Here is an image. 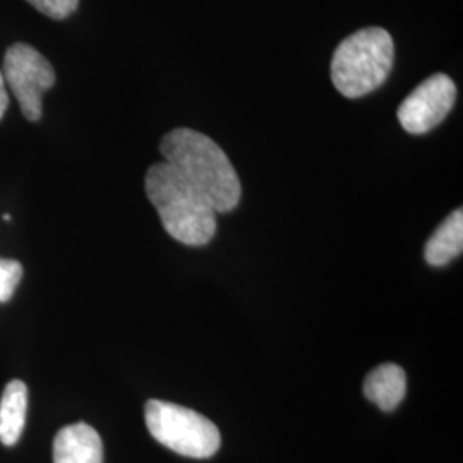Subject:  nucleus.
<instances>
[{
  "label": "nucleus",
  "mask_w": 463,
  "mask_h": 463,
  "mask_svg": "<svg viewBox=\"0 0 463 463\" xmlns=\"http://www.w3.org/2000/svg\"><path fill=\"white\" fill-rule=\"evenodd\" d=\"M160 151L168 165L174 166L216 213L237 208L242 187L225 151L204 134L193 129H175L162 139Z\"/></svg>",
  "instance_id": "f257e3e1"
},
{
  "label": "nucleus",
  "mask_w": 463,
  "mask_h": 463,
  "mask_svg": "<svg viewBox=\"0 0 463 463\" xmlns=\"http://www.w3.org/2000/svg\"><path fill=\"white\" fill-rule=\"evenodd\" d=\"M145 189L170 237L185 246H204L213 239V206L174 166L166 162L149 166Z\"/></svg>",
  "instance_id": "f03ea898"
},
{
  "label": "nucleus",
  "mask_w": 463,
  "mask_h": 463,
  "mask_svg": "<svg viewBox=\"0 0 463 463\" xmlns=\"http://www.w3.org/2000/svg\"><path fill=\"white\" fill-rule=\"evenodd\" d=\"M395 57L392 34L364 28L345 38L333 53L331 81L347 99H361L386 81Z\"/></svg>",
  "instance_id": "7ed1b4c3"
},
{
  "label": "nucleus",
  "mask_w": 463,
  "mask_h": 463,
  "mask_svg": "<svg viewBox=\"0 0 463 463\" xmlns=\"http://www.w3.org/2000/svg\"><path fill=\"white\" fill-rule=\"evenodd\" d=\"M149 434L164 447L189 458L213 457L222 438L215 424L183 405L149 400L145 407Z\"/></svg>",
  "instance_id": "20e7f679"
},
{
  "label": "nucleus",
  "mask_w": 463,
  "mask_h": 463,
  "mask_svg": "<svg viewBox=\"0 0 463 463\" xmlns=\"http://www.w3.org/2000/svg\"><path fill=\"white\" fill-rule=\"evenodd\" d=\"M4 81L13 90L23 116L36 122L42 118L43 95L55 84V71L49 61L26 43H14L4 57Z\"/></svg>",
  "instance_id": "39448f33"
},
{
  "label": "nucleus",
  "mask_w": 463,
  "mask_h": 463,
  "mask_svg": "<svg viewBox=\"0 0 463 463\" xmlns=\"http://www.w3.org/2000/svg\"><path fill=\"white\" fill-rule=\"evenodd\" d=\"M457 99V86L447 74H434L419 84L398 107V120L411 134H426L449 114Z\"/></svg>",
  "instance_id": "423d86ee"
},
{
  "label": "nucleus",
  "mask_w": 463,
  "mask_h": 463,
  "mask_svg": "<svg viewBox=\"0 0 463 463\" xmlns=\"http://www.w3.org/2000/svg\"><path fill=\"white\" fill-rule=\"evenodd\" d=\"M53 463H103V443L97 430L78 422L57 432Z\"/></svg>",
  "instance_id": "0eeeda50"
},
{
  "label": "nucleus",
  "mask_w": 463,
  "mask_h": 463,
  "mask_svg": "<svg viewBox=\"0 0 463 463\" xmlns=\"http://www.w3.org/2000/svg\"><path fill=\"white\" fill-rule=\"evenodd\" d=\"M405 371L397 364H383L373 369L364 381V395L381 411L392 412L405 397Z\"/></svg>",
  "instance_id": "6e6552de"
},
{
  "label": "nucleus",
  "mask_w": 463,
  "mask_h": 463,
  "mask_svg": "<svg viewBox=\"0 0 463 463\" xmlns=\"http://www.w3.org/2000/svg\"><path fill=\"white\" fill-rule=\"evenodd\" d=\"M28 388L23 381H11L0 398V441L5 447H14L26 422Z\"/></svg>",
  "instance_id": "1a4fd4ad"
},
{
  "label": "nucleus",
  "mask_w": 463,
  "mask_h": 463,
  "mask_svg": "<svg viewBox=\"0 0 463 463\" xmlns=\"http://www.w3.org/2000/svg\"><path fill=\"white\" fill-rule=\"evenodd\" d=\"M463 249V212L455 210L430 235L424 256L430 266H447Z\"/></svg>",
  "instance_id": "9d476101"
},
{
  "label": "nucleus",
  "mask_w": 463,
  "mask_h": 463,
  "mask_svg": "<svg viewBox=\"0 0 463 463\" xmlns=\"http://www.w3.org/2000/svg\"><path fill=\"white\" fill-rule=\"evenodd\" d=\"M23 277V266L13 260H0V302L14 296Z\"/></svg>",
  "instance_id": "9b49d317"
},
{
  "label": "nucleus",
  "mask_w": 463,
  "mask_h": 463,
  "mask_svg": "<svg viewBox=\"0 0 463 463\" xmlns=\"http://www.w3.org/2000/svg\"><path fill=\"white\" fill-rule=\"evenodd\" d=\"M34 9L52 19H66L78 9L80 0H26Z\"/></svg>",
  "instance_id": "f8f14e48"
},
{
  "label": "nucleus",
  "mask_w": 463,
  "mask_h": 463,
  "mask_svg": "<svg viewBox=\"0 0 463 463\" xmlns=\"http://www.w3.org/2000/svg\"><path fill=\"white\" fill-rule=\"evenodd\" d=\"M7 105H9V97H7V91H5V81H4V76H2V71H0V118L4 117V114H5Z\"/></svg>",
  "instance_id": "ddd939ff"
}]
</instances>
